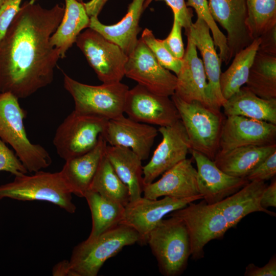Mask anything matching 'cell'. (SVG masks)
<instances>
[{"instance_id":"6da1fadb","label":"cell","mask_w":276,"mask_h":276,"mask_svg":"<svg viewBox=\"0 0 276 276\" xmlns=\"http://www.w3.org/2000/svg\"><path fill=\"white\" fill-rule=\"evenodd\" d=\"M64 6L50 9L36 0L25 2L0 41V92L26 98L52 83L60 58L50 38Z\"/></svg>"},{"instance_id":"7a4b0ae2","label":"cell","mask_w":276,"mask_h":276,"mask_svg":"<svg viewBox=\"0 0 276 276\" xmlns=\"http://www.w3.org/2000/svg\"><path fill=\"white\" fill-rule=\"evenodd\" d=\"M18 98L9 93L0 94V139L10 145L28 172L49 167L52 158L47 150L28 139L24 120L25 111Z\"/></svg>"},{"instance_id":"3957f363","label":"cell","mask_w":276,"mask_h":276,"mask_svg":"<svg viewBox=\"0 0 276 276\" xmlns=\"http://www.w3.org/2000/svg\"><path fill=\"white\" fill-rule=\"evenodd\" d=\"M140 238L131 227L119 224L97 237L74 247L69 260L74 276H96L104 263L126 246L139 243Z\"/></svg>"},{"instance_id":"277c9868","label":"cell","mask_w":276,"mask_h":276,"mask_svg":"<svg viewBox=\"0 0 276 276\" xmlns=\"http://www.w3.org/2000/svg\"><path fill=\"white\" fill-rule=\"evenodd\" d=\"M171 97L186 131L191 150L214 160L219 150L225 116L220 109L209 107L199 101L186 102L175 94Z\"/></svg>"},{"instance_id":"5b68a950","label":"cell","mask_w":276,"mask_h":276,"mask_svg":"<svg viewBox=\"0 0 276 276\" xmlns=\"http://www.w3.org/2000/svg\"><path fill=\"white\" fill-rule=\"evenodd\" d=\"M163 219L148 235V244L158 269L165 276H178L186 269L191 256L190 243L183 221L175 216Z\"/></svg>"},{"instance_id":"8992f818","label":"cell","mask_w":276,"mask_h":276,"mask_svg":"<svg viewBox=\"0 0 276 276\" xmlns=\"http://www.w3.org/2000/svg\"><path fill=\"white\" fill-rule=\"evenodd\" d=\"M31 175L15 176L10 182L0 186V200L8 198L20 201H45L73 214L76 206L72 192L60 172L40 170Z\"/></svg>"},{"instance_id":"52a82bcc","label":"cell","mask_w":276,"mask_h":276,"mask_svg":"<svg viewBox=\"0 0 276 276\" xmlns=\"http://www.w3.org/2000/svg\"><path fill=\"white\" fill-rule=\"evenodd\" d=\"M63 75V85L73 98L74 110L108 120L123 115L127 85L121 82L90 85L78 82L64 73Z\"/></svg>"},{"instance_id":"ba28073f","label":"cell","mask_w":276,"mask_h":276,"mask_svg":"<svg viewBox=\"0 0 276 276\" xmlns=\"http://www.w3.org/2000/svg\"><path fill=\"white\" fill-rule=\"evenodd\" d=\"M108 120L74 110L57 128L53 144L65 161L93 149L102 135Z\"/></svg>"},{"instance_id":"9c48e42d","label":"cell","mask_w":276,"mask_h":276,"mask_svg":"<svg viewBox=\"0 0 276 276\" xmlns=\"http://www.w3.org/2000/svg\"><path fill=\"white\" fill-rule=\"evenodd\" d=\"M169 216L180 218L184 223L189 237L191 256L195 260L204 257V247L210 241L222 238L229 228L221 212L215 204L204 200L172 212Z\"/></svg>"},{"instance_id":"30bf717a","label":"cell","mask_w":276,"mask_h":276,"mask_svg":"<svg viewBox=\"0 0 276 276\" xmlns=\"http://www.w3.org/2000/svg\"><path fill=\"white\" fill-rule=\"evenodd\" d=\"M75 43L103 83L121 82L128 55L118 45L89 28L78 36Z\"/></svg>"},{"instance_id":"8fae6325","label":"cell","mask_w":276,"mask_h":276,"mask_svg":"<svg viewBox=\"0 0 276 276\" xmlns=\"http://www.w3.org/2000/svg\"><path fill=\"white\" fill-rule=\"evenodd\" d=\"M124 75L154 94L171 97L175 93L176 76L160 64L141 38L128 56Z\"/></svg>"},{"instance_id":"7c38bea8","label":"cell","mask_w":276,"mask_h":276,"mask_svg":"<svg viewBox=\"0 0 276 276\" xmlns=\"http://www.w3.org/2000/svg\"><path fill=\"white\" fill-rule=\"evenodd\" d=\"M202 199L201 194L181 199L168 196L160 199H151L141 196L125 206L120 224L134 229L139 236V244L143 246L147 244L149 234L166 215Z\"/></svg>"},{"instance_id":"4fadbf2b","label":"cell","mask_w":276,"mask_h":276,"mask_svg":"<svg viewBox=\"0 0 276 276\" xmlns=\"http://www.w3.org/2000/svg\"><path fill=\"white\" fill-rule=\"evenodd\" d=\"M169 97L154 94L137 84L128 91L124 112L138 122L159 127L172 125L180 117Z\"/></svg>"},{"instance_id":"5bb4252c","label":"cell","mask_w":276,"mask_h":276,"mask_svg":"<svg viewBox=\"0 0 276 276\" xmlns=\"http://www.w3.org/2000/svg\"><path fill=\"white\" fill-rule=\"evenodd\" d=\"M162 140L150 161L143 167L144 184L152 182L165 172L187 158L191 150L186 131L180 120L172 125L159 127Z\"/></svg>"},{"instance_id":"9a60e30c","label":"cell","mask_w":276,"mask_h":276,"mask_svg":"<svg viewBox=\"0 0 276 276\" xmlns=\"http://www.w3.org/2000/svg\"><path fill=\"white\" fill-rule=\"evenodd\" d=\"M276 124L241 116L225 117L222 126L219 150L276 144Z\"/></svg>"},{"instance_id":"2e32d148","label":"cell","mask_w":276,"mask_h":276,"mask_svg":"<svg viewBox=\"0 0 276 276\" xmlns=\"http://www.w3.org/2000/svg\"><path fill=\"white\" fill-rule=\"evenodd\" d=\"M208 3L213 19L226 31L229 63L254 40L246 26V0H208Z\"/></svg>"},{"instance_id":"e0dca14e","label":"cell","mask_w":276,"mask_h":276,"mask_svg":"<svg viewBox=\"0 0 276 276\" xmlns=\"http://www.w3.org/2000/svg\"><path fill=\"white\" fill-rule=\"evenodd\" d=\"M157 132L154 126L123 114L108 120L102 135L110 145L129 148L144 160L149 157Z\"/></svg>"},{"instance_id":"ac0fdd59","label":"cell","mask_w":276,"mask_h":276,"mask_svg":"<svg viewBox=\"0 0 276 276\" xmlns=\"http://www.w3.org/2000/svg\"><path fill=\"white\" fill-rule=\"evenodd\" d=\"M196 166L197 186L202 199L208 204H216L237 192L249 181L231 176L203 154L191 150Z\"/></svg>"},{"instance_id":"d6986e66","label":"cell","mask_w":276,"mask_h":276,"mask_svg":"<svg viewBox=\"0 0 276 276\" xmlns=\"http://www.w3.org/2000/svg\"><path fill=\"white\" fill-rule=\"evenodd\" d=\"M187 46L182 65L176 75L175 94L186 102L199 101L213 108L219 109L211 101L202 61L197 55L196 47L187 35Z\"/></svg>"},{"instance_id":"ffe728a7","label":"cell","mask_w":276,"mask_h":276,"mask_svg":"<svg viewBox=\"0 0 276 276\" xmlns=\"http://www.w3.org/2000/svg\"><path fill=\"white\" fill-rule=\"evenodd\" d=\"M143 196L156 199L168 196L185 199L200 194L197 170L191 159L186 158L165 172L156 181L144 185Z\"/></svg>"},{"instance_id":"44dd1931","label":"cell","mask_w":276,"mask_h":276,"mask_svg":"<svg viewBox=\"0 0 276 276\" xmlns=\"http://www.w3.org/2000/svg\"><path fill=\"white\" fill-rule=\"evenodd\" d=\"M189 35L201 55L202 63L208 80V93L213 104L221 109L226 101L220 87L221 61L217 54L214 42L207 24L197 18L186 35Z\"/></svg>"},{"instance_id":"7402d4cb","label":"cell","mask_w":276,"mask_h":276,"mask_svg":"<svg viewBox=\"0 0 276 276\" xmlns=\"http://www.w3.org/2000/svg\"><path fill=\"white\" fill-rule=\"evenodd\" d=\"M106 146L107 142L101 135L91 150L65 160L60 172L72 194L84 197L89 189Z\"/></svg>"},{"instance_id":"603a6c76","label":"cell","mask_w":276,"mask_h":276,"mask_svg":"<svg viewBox=\"0 0 276 276\" xmlns=\"http://www.w3.org/2000/svg\"><path fill=\"white\" fill-rule=\"evenodd\" d=\"M146 0H132L127 12L117 23L106 25L101 23L98 17H90L89 28L102 35L107 40L118 45L128 56L135 48L140 31L139 21L145 10Z\"/></svg>"},{"instance_id":"cb8c5ba5","label":"cell","mask_w":276,"mask_h":276,"mask_svg":"<svg viewBox=\"0 0 276 276\" xmlns=\"http://www.w3.org/2000/svg\"><path fill=\"white\" fill-rule=\"evenodd\" d=\"M267 185L263 181H251L237 192L214 204L225 218L229 228L235 227L245 216L261 212L275 216V213L261 205L262 193Z\"/></svg>"},{"instance_id":"d4e9b609","label":"cell","mask_w":276,"mask_h":276,"mask_svg":"<svg viewBox=\"0 0 276 276\" xmlns=\"http://www.w3.org/2000/svg\"><path fill=\"white\" fill-rule=\"evenodd\" d=\"M275 151L276 144L245 146L225 151L219 150L214 162L225 173L246 178L255 168Z\"/></svg>"},{"instance_id":"484cf974","label":"cell","mask_w":276,"mask_h":276,"mask_svg":"<svg viewBox=\"0 0 276 276\" xmlns=\"http://www.w3.org/2000/svg\"><path fill=\"white\" fill-rule=\"evenodd\" d=\"M222 107L225 117L241 116L276 124V99L261 98L246 86L226 100Z\"/></svg>"},{"instance_id":"4316f807","label":"cell","mask_w":276,"mask_h":276,"mask_svg":"<svg viewBox=\"0 0 276 276\" xmlns=\"http://www.w3.org/2000/svg\"><path fill=\"white\" fill-rule=\"evenodd\" d=\"M105 155L118 176L128 188L130 201L141 197L144 185L141 158L129 148L111 145H107Z\"/></svg>"},{"instance_id":"83f0119b","label":"cell","mask_w":276,"mask_h":276,"mask_svg":"<svg viewBox=\"0 0 276 276\" xmlns=\"http://www.w3.org/2000/svg\"><path fill=\"white\" fill-rule=\"evenodd\" d=\"M65 3L62 19L50 38L51 44L59 51L61 58L65 57L81 31L88 28L90 22L83 3L77 0H65Z\"/></svg>"},{"instance_id":"f1b7e54d","label":"cell","mask_w":276,"mask_h":276,"mask_svg":"<svg viewBox=\"0 0 276 276\" xmlns=\"http://www.w3.org/2000/svg\"><path fill=\"white\" fill-rule=\"evenodd\" d=\"M260 41V37L256 38L247 47L238 52L233 57L228 68L221 73L220 87L225 100L246 84Z\"/></svg>"},{"instance_id":"f546056e","label":"cell","mask_w":276,"mask_h":276,"mask_svg":"<svg viewBox=\"0 0 276 276\" xmlns=\"http://www.w3.org/2000/svg\"><path fill=\"white\" fill-rule=\"evenodd\" d=\"M84 197L89 208L92 219L91 230L87 239L95 238L120 223L124 215V205L91 190L87 191Z\"/></svg>"},{"instance_id":"4dcf8cb0","label":"cell","mask_w":276,"mask_h":276,"mask_svg":"<svg viewBox=\"0 0 276 276\" xmlns=\"http://www.w3.org/2000/svg\"><path fill=\"white\" fill-rule=\"evenodd\" d=\"M246 84L261 98L276 99V56L257 52Z\"/></svg>"},{"instance_id":"1f68e13d","label":"cell","mask_w":276,"mask_h":276,"mask_svg":"<svg viewBox=\"0 0 276 276\" xmlns=\"http://www.w3.org/2000/svg\"><path fill=\"white\" fill-rule=\"evenodd\" d=\"M89 190L124 206L130 200L128 188L118 176L105 153Z\"/></svg>"},{"instance_id":"d6a6232c","label":"cell","mask_w":276,"mask_h":276,"mask_svg":"<svg viewBox=\"0 0 276 276\" xmlns=\"http://www.w3.org/2000/svg\"><path fill=\"white\" fill-rule=\"evenodd\" d=\"M246 26L252 40L276 26V0H246Z\"/></svg>"},{"instance_id":"836d02e7","label":"cell","mask_w":276,"mask_h":276,"mask_svg":"<svg viewBox=\"0 0 276 276\" xmlns=\"http://www.w3.org/2000/svg\"><path fill=\"white\" fill-rule=\"evenodd\" d=\"M187 7H192L195 11L197 18L202 19L211 31L214 45L219 50V56L221 61L227 65L228 50L226 37L221 31L210 13L208 0H187Z\"/></svg>"},{"instance_id":"e575fe53","label":"cell","mask_w":276,"mask_h":276,"mask_svg":"<svg viewBox=\"0 0 276 276\" xmlns=\"http://www.w3.org/2000/svg\"><path fill=\"white\" fill-rule=\"evenodd\" d=\"M141 38L162 66L174 72L176 76L178 74L182 65V59H178L172 55L163 39L156 38L152 31L148 28L143 30Z\"/></svg>"},{"instance_id":"d590c367","label":"cell","mask_w":276,"mask_h":276,"mask_svg":"<svg viewBox=\"0 0 276 276\" xmlns=\"http://www.w3.org/2000/svg\"><path fill=\"white\" fill-rule=\"evenodd\" d=\"M9 172L15 176L28 172L20 159L0 139V172Z\"/></svg>"},{"instance_id":"8d00e7d4","label":"cell","mask_w":276,"mask_h":276,"mask_svg":"<svg viewBox=\"0 0 276 276\" xmlns=\"http://www.w3.org/2000/svg\"><path fill=\"white\" fill-rule=\"evenodd\" d=\"M153 0H146L144 4L145 9ZM163 1L172 10L173 16H175L182 28L185 30L186 34L192 24L193 17V10L186 5L185 0H155Z\"/></svg>"},{"instance_id":"74e56055","label":"cell","mask_w":276,"mask_h":276,"mask_svg":"<svg viewBox=\"0 0 276 276\" xmlns=\"http://www.w3.org/2000/svg\"><path fill=\"white\" fill-rule=\"evenodd\" d=\"M276 174V151L268 156L246 176L249 181L269 180Z\"/></svg>"},{"instance_id":"f35d334b","label":"cell","mask_w":276,"mask_h":276,"mask_svg":"<svg viewBox=\"0 0 276 276\" xmlns=\"http://www.w3.org/2000/svg\"><path fill=\"white\" fill-rule=\"evenodd\" d=\"M174 16L171 30L168 36L163 39L164 44L172 55L176 58L182 59L185 52L182 39V26L177 17Z\"/></svg>"},{"instance_id":"ab89813d","label":"cell","mask_w":276,"mask_h":276,"mask_svg":"<svg viewBox=\"0 0 276 276\" xmlns=\"http://www.w3.org/2000/svg\"><path fill=\"white\" fill-rule=\"evenodd\" d=\"M22 0H6L0 7V41L18 12Z\"/></svg>"},{"instance_id":"60d3db41","label":"cell","mask_w":276,"mask_h":276,"mask_svg":"<svg viewBox=\"0 0 276 276\" xmlns=\"http://www.w3.org/2000/svg\"><path fill=\"white\" fill-rule=\"evenodd\" d=\"M245 276H275L276 257L273 255L263 267H258L254 263H250L245 268Z\"/></svg>"},{"instance_id":"b9f144b4","label":"cell","mask_w":276,"mask_h":276,"mask_svg":"<svg viewBox=\"0 0 276 276\" xmlns=\"http://www.w3.org/2000/svg\"><path fill=\"white\" fill-rule=\"evenodd\" d=\"M258 52L276 56V26L260 37Z\"/></svg>"},{"instance_id":"7bdbcfd3","label":"cell","mask_w":276,"mask_h":276,"mask_svg":"<svg viewBox=\"0 0 276 276\" xmlns=\"http://www.w3.org/2000/svg\"><path fill=\"white\" fill-rule=\"evenodd\" d=\"M262 208L267 209L269 207L276 206V180L273 179L270 185L263 191L260 200Z\"/></svg>"},{"instance_id":"ee69618b","label":"cell","mask_w":276,"mask_h":276,"mask_svg":"<svg viewBox=\"0 0 276 276\" xmlns=\"http://www.w3.org/2000/svg\"><path fill=\"white\" fill-rule=\"evenodd\" d=\"M108 0H90L83 3L84 6L89 17H98L103 7Z\"/></svg>"},{"instance_id":"f6af8a7d","label":"cell","mask_w":276,"mask_h":276,"mask_svg":"<svg viewBox=\"0 0 276 276\" xmlns=\"http://www.w3.org/2000/svg\"><path fill=\"white\" fill-rule=\"evenodd\" d=\"M53 276H74L69 261L63 260L57 263L53 268Z\"/></svg>"},{"instance_id":"bcb514c9","label":"cell","mask_w":276,"mask_h":276,"mask_svg":"<svg viewBox=\"0 0 276 276\" xmlns=\"http://www.w3.org/2000/svg\"><path fill=\"white\" fill-rule=\"evenodd\" d=\"M6 1V0H0V7L3 5Z\"/></svg>"},{"instance_id":"7dc6e473","label":"cell","mask_w":276,"mask_h":276,"mask_svg":"<svg viewBox=\"0 0 276 276\" xmlns=\"http://www.w3.org/2000/svg\"><path fill=\"white\" fill-rule=\"evenodd\" d=\"M77 1L79 2L83 3V0H77Z\"/></svg>"}]
</instances>
